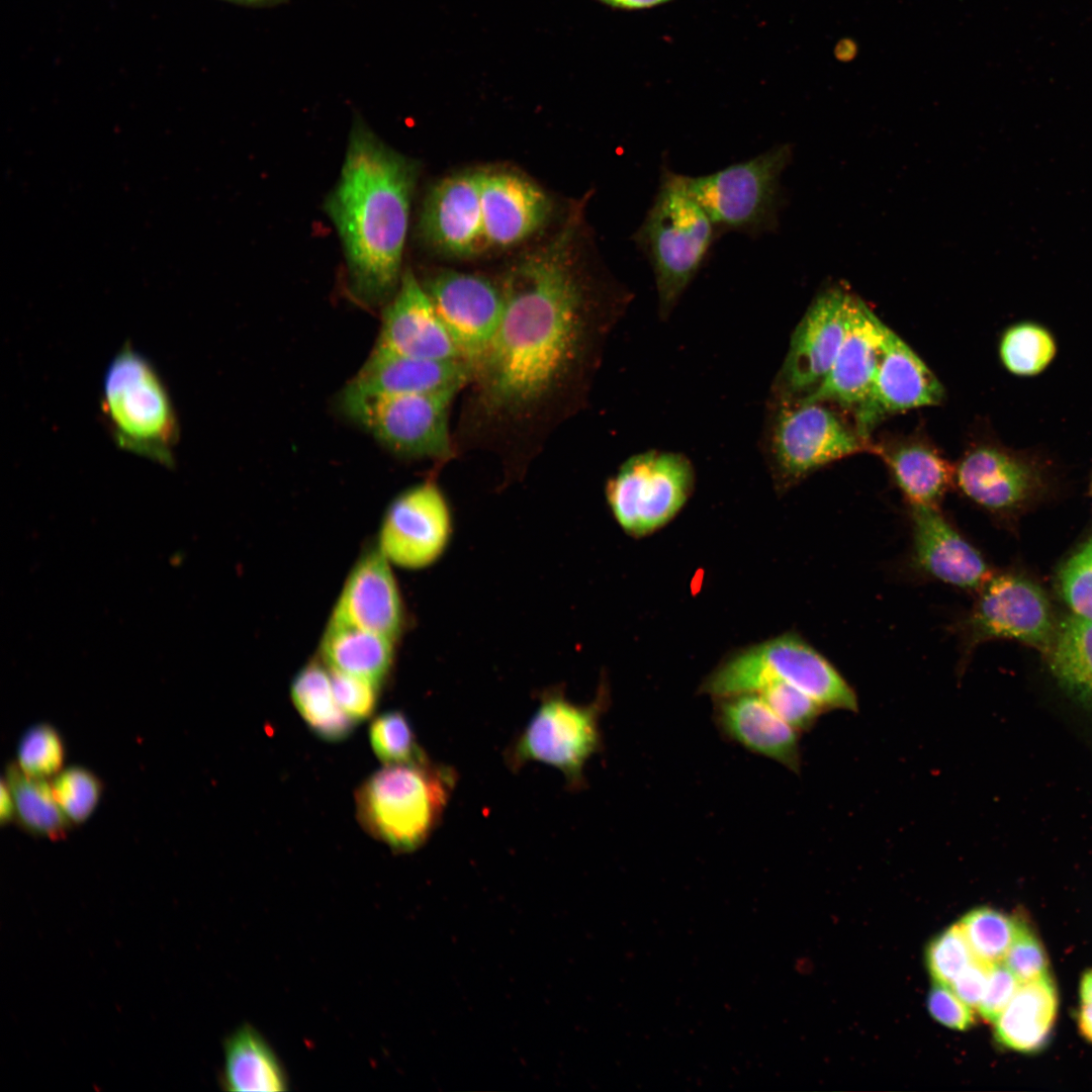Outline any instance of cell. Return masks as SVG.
I'll use <instances>...</instances> for the list:
<instances>
[{
    "mask_svg": "<svg viewBox=\"0 0 1092 1092\" xmlns=\"http://www.w3.org/2000/svg\"><path fill=\"white\" fill-rule=\"evenodd\" d=\"M580 209L502 280L505 308L465 388L454 441L526 468L583 405L606 323L575 258Z\"/></svg>",
    "mask_w": 1092,
    "mask_h": 1092,
    "instance_id": "obj_1",
    "label": "cell"
},
{
    "mask_svg": "<svg viewBox=\"0 0 1092 1092\" xmlns=\"http://www.w3.org/2000/svg\"><path fill=\"white\" fill-rule=\"evenodd\" d=\"M101 412L120 448L174 463L180 428L170 394L154 365L128 343L106 369Z\"/></svg>",
    "mask_w": 1092,
    "mask_h": 1092,
    "instance_id": "obj_6",
    "label": "cell"
},
{
    "mask_svg": "<svg viewBox=\"0 0 1092 1092\" xmlns=\"http://www.w3.org/2000/svg\"><path fill=\"white\" fill-rule=\"evenodd\" d=\"M695 469L676 452L650 450L628 458L606 485L608 506L632 537L650 535L685 507L695 487Z\"/></svg>",
    "mask_w": 1092,
    "mask_h": 1092,
    "instance_id": "obj_9",
    "label": "cell"
},
{
    "mask_svg": "<svg viewBox=\"0 0 1092 1092\" xmlns=\"http://www.w3.org/2000/svg\"><path fill=\"white\" fill-rule=\"evenodd\" d=\"M927 1007L930 1015L946 1027L966 1030L975 1023L974 1009L947 985L934 982L927 998Z\"/></svg>",
    "mask_w": 1092,
    "mask_h": 1092,
    "instance_id": "obj_43",
    "label": "cell"
},
{
    "mask_svg": "<svg viewBox=\"0 0 1092 1092\" xmlns=\"http://www.w3.org/2000/svg\"><path fill=\"white\" fill-rule=\"evenodd\" d=\"M458 392L368 395L343 390V413L381 445L406 458L446 461L457 453L449 426Z\"/></svg>",
    "mask_w": 1092,
    "mask_h": 1092,
    "instance_id": "obj_8",
    "label": "cell"
},
{
    "mask_svg": "<svg viewBox=\"0 0 1092 1092\" xmlns=\"http://www.w3.org/2000/svg\"><path fill=\"white\" fill-rule=\"evenodd\" d=\"M1044 486L1033 458L1003 445L982 441L970 446L954 465V487L969 502L993 514L1008 515L1033 499Z\"/></svg>",
    "mask_w": 1092,
    "mask_h": 1092,
    "instance_id": "obj_16",
    "label": "cell"
},
{
    "mask_svg": "<svg viewBox=\"0 0 1092 1092\" xmlns=\"http://www.w3.org/2000/svg\"><path fill=\"white\" fill-rule=\"evenodd\" d=\"M792 156V146L782 144L710 174L685 175V181L720 235L757 238L779 229L785 202L781 179Z\"/></svg>",
    "mask_w": 1092,
    "mask_h": 1092,
    "instance_id": "obj_7",
    "label": "cell"
},
{
    "mask_svg": "<svg viewBox=\"0 0 1092 1092\" xmlns=\"http://www.w3.org/2000/svg\"><path fill=\"white\" fill-rule=\"evenodd\" d=\"M239 6L249 8H270L282 5L288 0H221Z\"/></svg>",
    "mask_w": 1092,
    "mask_h": 1092,
    "instance_id": "obj_49",
    "label": "cell"
},
{
    "mask_svg": "<svg viewBox=\"0 0 1092 1092\" xmlns=\"http://www.w3.org/2000/svg\"><path fill=\"white\" fill-rule=\"evenodd\" d=\"M770 681H784L815 700L825 711H858L854 690L818 650L788 632L739 649L721 661L700 691L715 699L756 693Z\"/></svg>",
    "mask_w": 1092,
    "mask_h": 1092,
    "instance_id": "obj_5",
    "label": "cell"
},
{
    "mask_svg": "<svg viewBox=\"0 0 1092 1092\" xmlns=\"http://www.w3.org/2000/svg\"><path fill=\"white\" fill-rule=\"evenodd\" d=\"M1091 487H1092V483H1091Z\"/></svg>",
    "mask_w": 1092,
    "mask_h": 1092,
    "instance_id": "obj_51",
    "label": "cell"
},
{
    "mask_svg": "<svg viewBox=\"0 0 1092 1092\" xmlns=\"http://www.w3.org/2000/svg\"><path fill=\"white\" fill-rule=\"evenodd\" d=\"M716 721L722 733L747 750L800 769L799 733L756 693L718 698Z\"/></svg>",
    "mask_w": 1092,
    "mask_h": 1092,
    "instance_id": "obj_25",
    "label": "cell"
},
{
    "mask_svg": "<svg viewBox=\"0 0 1092 1092\" xmlns=\"http://www.w3.org/2000/svg\"><path fill=\"white\" fill-rule=\"evenodd\" d=\"M1057 354V344L1052 333L1033 322H1020L1003 333L999 344V356L1010 373L1020 377H1032L1043 372Z\"/></svg>",
    "mask_w": 1092,
    "mask_h": 1092,
    "instance_id": "obj_33",
    "label": "cell"
},
{
    "mask_svg": "<svg viewBox=\"0 0 1092 1092\" xmlns=\"http://www.w3.org/2000/svg\"><path fill=\"white\" fill-rule=\"evenodd\" d=\"M15 820V806L10 788L4 778L0 786V823L2 826Z\"/></svg>",
    "mask_w": 1092,
    "mask_h": 1092,
    "instance_id": "obj_46",
    "label": "cell"
},
{
    "mask_svg": "<svg viewBox=\"0 0 1092 1092\" xmlns=\"http://www.w3.org/2000/svg\"><path fill=\"white\" fill-rule=\"evenodd\" d=\"M852 296L834 285L812 300L794 330L778 377L781 400L806 397L823 382L843 341Z\"/></svg>",
    "mask_w": 1092,
    "mask_h": 1092,
    "instance_id": "obj_13",
    "label": "cell"
},
{
    "mask_svg": "<svg viewBox=\"0 0 1092 1092\" xmlns=\"http://www.w3.org/2000/svg\"><path fill=\"white\" fill-rule=\"evenodd\" d=\"M452 526L444 493L435 482L427 480L390 503L381 522L377 547L391 564L423 569L443 555Z\"/></svg>",
    "mask_w": 1092,
    "mask_h": 1092,
    "instance_id": "obj_14",
    "label": "cell"
},
{
    "mask_svg": "<svg viewBox=\"0 0 1092 1092\" xmlns=\"http://www.w3.org/2000/svg\"><path fill=\"white\" fill-rule=\"evenodd\" d=\"M224 1065L219 1084L233 1092H280L288 1090L286 1072L266 1038L244 1024L223 1042Z\"/></svg>",
    "mask_w": 1092,
    "mask_h": 1092,
    "instance_id": "obj_28",
    "label": "cell"
},
{
    "mask_svg": "<svg viewBox=\"0 0 1092 1092\" xmlns=\"http://www.w3.org/2000/svg\"><path fill=\"white\" fill-rule=\"evenodd\" d=\"M424 287L472 373L503 317L505 299L500 284L481 275L444 270L431 277Z\"/></svg>",
    "mask_w": 1092,
    "mask_h": 1092,
    "instance_id": "obj_15",
    "label": "cell"
},
{
    "mask_svg": "<svg viewBox=\"0 0 1092 1092\" xmlns=\"http://www.w3.org/2000/svg\"><path fill=\"white\" fill-rule=\"evenodd\" d=\"M481 171H465L438 182L420 220L424 239L438 251L467 257L485 248L480 204Z\"/></svg>",
    "mask_w": 1092,
    "mask_h": 1092,
    "instance_id": "obj_21",
    "label": "cell"
},
{
    "mask_svg": "<svg viewBox=\"0 0 1092 1092\" xmlns=\"http://www.w3.org/2000/svg\"><path fill=\"white\" fill-rule=\"evenodd\" d=\"M1058 1011V993L1050 975L1021 983L994 1021L995 1037L1016 1052H1034L1045 1042Z\"/></svg>",
    "mask_w": 1092,
    "mask_h": 1092,
    "instance_id": "obj_27",
    "label": "cell"
},
{
    "mask_svg": "<svg viewBox=\"0 0 1092 1092\" xmlns=\"http://www.w3.org/2000/svg\"><path fill=\"white\" fill-rule=\"evenodd\" d=\"M1045 656L1059 686L1092 721V621L1065 618Z\"/></svg>",
    "mask_w": 1092,
    "mask_h": 1092,
    "instance_id": "obj_30",
    "label": "cell"
},
{
    "mask_svg": "<svg viewBox=\"0 0 1092 1092\" xmlns=\"http://www.w3.org/2000/svg\"><path fill=\"white\" fill-rule=\"evenodd\" d=\"M375 347L412 358L463 360L425 287L411 270L401 275L383 311Z\"/></svg>",
    "mask_w": 1092,
    "mask_h": 1092,
    "instance_id": "obj_22",
    "label": "cell"
},
{
    "mask_svg": "<svg viewBox=\"0 0 1092 1092\" xmlns=\"http://www.w3.org/2000/svg\"><path fill=\"white\" fill-rule=\"evenodd\" d=\"M909 566L921 577L977 593L992 576L982 553L940 506H909Z\"/></svg>",
    "mask_w": 1092,
    "mask_h": 1092,
    "instance_id": "obj_17",
    "label": "cell"
},
{
    "mask_svg": "<svg viewBox=\"0 0 1092 1092\" xmlns=\"http://www.w3.org/2000/svg\"><path fill=\"white\" fill-rule=\"evenodd\" d=\"M394 643L376 633L329 622L321 640L320 653L329 669L381 686L394 661Z\"/></svg>",
    "mask_w": 1092,
    "mask_h": 1092,
    "instance_id": "obj_29",
    "label": "cell"
},
{
    "mask_svg": "<svg viewBox=\"0 0 1092 1092\" xmlns=\"http://www.w3.org/2000/svg\"><path fill=\"white\" fill-rule=\"evenodd\" d=\"M370 744L384 764L408 763L423 760L422 752L407 718L398 711L376 717L369 728Z\"/></svg>",
    "mask_w": 1092,
    "mask_h": 1092,
    "instance_id": "obj_37",
    "label": "cell"
},
{
    "mask_svg": "<svg viewBox=\"0 0 1092 1092\" xmlns=\"http://www.w3.org/2000/svg\"><path fill=\"white\" fill-rule=\"evenodd\" d=\"M452 768L427 758L385 764L356 792V814L366 832L397 852L421 847L435 830L450 799Z\"/></svg>",
    "mask_w": 1092,
    "mask_h": 1092,
    "instance_id": "obj_4",
    "label": "cell"
},
{
    "mask_svg": "<svg viewBox=\"0 0 1092 1092\" xmlns=\"http://www.w3.org/2000/svg\"><path fill=\"white\" fill-rule=\"evenodd\" d=\"M291 699L307 726L329 741L345 739L353 731V721L334 696L329 668L318 661L305 664L291 682Z\"/></svg>",
    "mask_w": 1092,
    "mask_h": 1092,
    "instance_id": "obj_31",
    "label": "cell"
},
{
    "mask_svg": "<svg viewBox=\"0 0 1092 1092\" xmlns=\"http://www.w3.org/2000/svg\"><path fill=\"white\" fill-rule=\"evenodd\" d=\"M770 434L776 476L790 486L842 458L871 452L873 442L834 404L825 401L781 400Z\"/></svg>",
    "mask_w": 1092,
    "mask_h": 1092,
    "instance_id": "obj_10",
    "label": "cell"
},
{
    "mask_svg": "<svg viewBox=\"0 0 1092 1092\" xmlns=\"http://www.w3.org/2000/svg\"><path fill=\"white\" fill-rule=\"evenodd\" d=\"M993 964L975 958L949 987L972 1009H979Z\"/></svg>",
    "mask_w": 1092,
    "mask_h": 1092,
    "instance_id": "obj_45",
    "label": "cell"
},
{
    "mask_svg": "<svg viewBox=\"0 0 1092 1092\" xmlns=\"http://www.w3.org/2000/svg\"><path fill=\"white\" fill-rule=\"evenodd\" d=\"M56 800L72 825L84 823L95 811L103 793L101 780L90 769L71 765L52 780Z\"/></svg>",
    "mask_w": 1092,
    "mask_h": 1092,
    "instance_id": "obj_36",
    "label": "cell"
},
{
    "mask_svg": "<svg viewBox=\"0 0 1092 1092\" xmlns=\"http://www.w3.org/2000/svg\"><path fill=\"white\" fill-rule=\"evenodd\" d=\"M65 756V742L58 729L41 722L21 736L15 762L30 777L51 779L63 769Z\"/></svg>",
    "mask_w": 1092,
    "mask_h": 1092,
    "instance_id": "obj_35",
    "label": "cell"
},
{
    "mask_svg": "<svg viewBox=\"0 0 1092 1092\" xmlns=\"http://www.w3.org/2000/svg\"><path fill=\"white\" fill-rule=\"evenodd\" d=\"M418 172L416 162L354 121L325 209L342 241L354 292L365 301H381L398 287Z\"/></svg>",
    "mask_w": 1092,
    "mask_h": 1092,
    "instance_id": "obj_2",
    "label": "cell"
},
{
    "mask_svg": "<svg viewBox=\"0 0 1092 1092\" xmlns=\"http://www.w3.org/2000/svg\"><path fill=\"white\" fill-rule=\"evenodd\" d=\"M15 806V820L26 832L49 838L64 839L72 823L60 808L49 779L24 774L16 762L6 764L3 776Z\"/></svg>",
    "mask_w": 1092,
    "mask_h": 1092,
    "instance_id": "obj_32",
    "label": "cell"
},
{
    "mask_svg": "<svg viewBox=\"0 0 1092 1092\" xmlns=\"http://www.w3.org/2000/svg\"><path fill=\"white\" fill-rule=\"evenodd\" d=\"M882 324L853 294L844 338L827 376L817 389L800 399L829 402L849 411L853 417L874 383L882 351Z\"/></svg>",
    "mask_w": 1092,
    "mask_h": 1092,
    "instance_id": "obj_19",
    "label": "cell"
},
{
    "mask_svg": "<svg viewBox=\"0 0 1092 1092\" xmlns=\"http://www.w3.org/2000/svg\"><path fill=\"white\" fill-rule=\"evenodd\" d=\"M756 694L779 717L798 732L808 731L825 712L811 697L784 681H770Z\"/></svg>",
    "mask_w": 1092,
    "mask_h": 1092,
    "instance_id": "obj_39",
    "label": "cell"
},
{
    "mask_svg": "<svg viewBox=\"0 0 1092 1092\" xmlns=\"http://www.w3.org/2000/svg\"><path fill=\"white\" fill-rule=\"evenodd\" d=\"M1080 995L1082 1002L1092 1003V970L1086 972L1081 980Z\"/></svg>",
    "mask_w": 1092,
    "mask_h": 1092,
    "instance_id": "obj_50",
    "label": "cell"
},
{
    "mask_svg": "<svg viewBox=\"0 0 1092 1092\" xmlns=\"http://www.w3.org/2000/svg\"><path fill=\"white\" fill-rule=\"evenodd\" d=\"M1078 1025L1084 1037L1092 1042V1003L1082 1002L1078 1013Z\"/></svg>",
    "mask_w": 1092,
    "mask_h": 1092,
    "instance_id": "obj_48",
    "label": "cell"
},
{
    "mask_svg": "<svg viewBox=\"0 0 1092 1092\" xmlns=\"http://www.w3.org/2000/svg\"><path fill=\"white\" fill-rule=\"evenodd\" d=\"M971 610L957 623L963 656L982 642L1010 639L1048 653L1057 625L1043 590L1014 573L995 574L976 593Z\"/></svg>",
    "mask_w": 1092,
    "mask_h": 1092,
    "instance_id": "obj_11",
    "label": "cell"
},
{
    "mask_svg": "<svg viewBox=\"0 0 1092 1092\" xmlns=\"http://www.w3.org/2000/svg\"><path fill=\"white\" fill-rule=\"evenodd\" d=\"M881 356L871 392L853 416L859 433L871 440L873 429L886 417L944 398L937 377L888 326L882 324Z\"/></svg>",
    "mask_w": 1092,
    "mask_h": 1092,
    "instance_id": "obj_18",
    "label": "cell"
},
{
    "mask_svg": "<svg viewBox=\"0 0 1092 1092\" xmlns=\"http://www.w3.org/2000/svg\"><path fill=\"white\" fill-rule=\"evenodd\" d=\"M329 622L398 638L403 603L390 562L378 547L366 550L350 570Z\"/></svg>",
    "mask_w": 1092,
    "mask_h": 1092,
    "instance_id": "obj_20",
    "label": "cell"
},
{
    "mask_svg": "<svg viewBox=\"0 0 1092 1092\" xmlns=\"http://www.w3.org/2000/svg\"><path fill=\"white\" fill-rule=\"evenodd\" d=\"M1019 919L989 907L968 912L958 922L975 957L989 964L1002 963L1017 931Z\"/></svg>",
    "mask_w": 1092,
    "mask_h": 1092,
    "instance_id": "obj_34",
    "label": "cell"
},
{
    "mask_svg": "<svg viewBox=\"0 0 1092 1092\" xmlns=\"http://www.w3.org/2000/svg\"><path fill=\"white\" fill-rule=\"evenodd\" d=\"M603 704L602 698L577 705L558 693L545 695L510 748L512 768L539 761L560 770L569 785L579 787L586 761L601 745Z\"/></svg>",
    "mask_w": 1092,
    "mask_h": 1092,
    "instance_id": "obj_12",
    "label": "cell"
},
{
    "mask_svg": "<svg viewBox=\"0 0 1092 1092\" xmlns=\"http://www.w3.org/2000/svg\"><path fill=\"white\" fill-rule=\"evenodd\" d=\"M719 235L688 190L685 175L664 164L653 201L632 236L652 269L661 316L676 305Z\"/></svg>",
    "mask_w": 1092,
    "mask_h": 1092,
    "instance_id": "obj_3",
    "label": "cell"
},
{
    "mask_svg": "<svg viewBox=\"0 0 1092 1092\" xmlns=\"http://www.w3.org/2000/svg\"><path fill=\"white\" fill-rule=\"evenodd\" d=\"M872 453L887 465L908 507H938L954 487V465L927 439L908 436L873 443Z\"/></svg>",
    "mask_w": 1092,
    "mask_h": 1092,
    "instance_id": "obj_26",
    "label": "cell"
},
{
    "mask_svg": "<svg viewBox=\"0 0 1092 1092\" xmlns=\"http://www.w3.org/2000/svg\"><path fill=\"white\" fill-rule=\"evenodd\" d=\"M608 5L622 9H645L659 6L670 0H601Z\"/></svg>",
    "mask_w": 1092,
    "mask_h": 1092,
    "instance_id": "obj_47",
    "label": "cell"
},
{
    "mask_svg": "<svg viewBox=\"0 0 1092 1092\" xmlns=\"http://www.w3.org/2000/svg\"><path fill=\"white\" fill-rule=\"evenodd\" d=\"M1020 983L1048 975V959L1042 944L1029 926L1019 919L1015 937L1002 962Z\"/></svg>",
    "mask_w": 1092,
    "mask_h": 1092,
    "instance_id": "obj_41",
    "label": "cell"
},
{
    "mask_svg": "<svg viewBox=\"0 0 1092 1092\" xmlns=\"http://www.w3.org/2000/svg\"><path fill=\"white\" fill-rule=\"evenodd\" d=\"M1059 583L1061 595L1074 615L1092 621V541L1066 562Z\"/></svg>",
    "mask_w": 1092,
    "mask_h": 1092,
    "instance_id": "obj_40",
    "label": "cell"
},
{
    "mask_svg": "<svg viewBox=\"0 0 1092 1092\" xmlns=\"http://www.w3.org/2000/svg\"><path fill=\"white\" fill-rule=\"evenodd\" d=\"M329 670L341 709L355 722L368 719L376 708L380 686L360 676Z\"/></svg>",
    "mask_w": 1092,
    "mask_h": 1092,
    "instance_id": "obj_42",
    "label": "cell"
},
{
    "mask_svg": "<svg viewBox=\"0 0 1092 1092\" xmlns=\"http://www.w3.org/2000/svg\"><path fill=\"white\" fill-rule=\"evenodd\" d=\"M975 958L959 923L937 934L929 942L925 953L933 981L947 986Z\"/></svg>",
    "mask_w": 1092,
    "mask_h": 1092,
    "instance_id": "obj_38",
    "label": "cell"
},
{
    "mask_svg": "<svg viewBox=\"0 0 1092 1092\" xmlns=\"http://www.w3.org/2000/svg\"><path fill=\"white\" fill-rule=\"evenodd\" d=\"M470 378L471 368L463 360L412 358L374 347L344 390L368 395L459 393Z\"/></svg>",
    "mask_w": 1092,
    "mask_h": 1092,
    "instance_id": "obj_24",
    "label": "cell"
},
{
    "mask_svg": "<svg viewBox=\"0 0 1092 1092\" xmlns=\"http://www.w3.org/2000/svg\"><path fill=\"white\" fill-rule=\"evenodd\" d=\"M480 204L485 248H507L535 233L548 218L551 202L529 179L515 172L481 171Z\"/></svg>",
    "mask_w": 1092,
    "mask_h": 1092,
    "instance_id": "obj_23",
    "label": "cell"
},
{
    "mask_svg": "<svg viewBox=\"0 0 1092 1092\" xmlns=\"http://www.w3.org/2000/svg\"><path fill=\"white\" fill-rule=\"evenodd\" d=\"M1020 982L1003 964H993L990 970L986 991L979 1006L981 1016L994 1022L1010 1002Z\"/></svg>",
    "mask_w": 1092,
    "mask_h": 1092,
    "instance_id": "obj_44",
    "label": "cell"
}]
</instances>
